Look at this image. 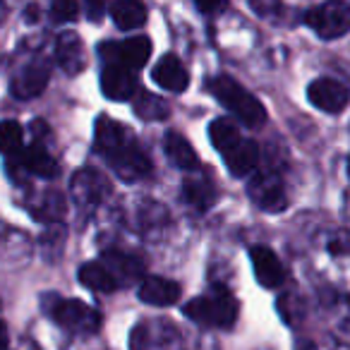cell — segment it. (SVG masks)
<instances>
[{"instance_id":"obj_28","label":"cell","mask_w":350,"mask_h":350,"mask_svg":"<svg viewBox=\"0 0 350 350\" xmlns=\"http://www.w3.org/2000/svg\"><path fill=\"white\" fill-rule=\"evenodd\" d=\"M77 0H51V17H53V22H72L77 20Z\"/></svg>"},{"instance_id":"obj_15","label":"cell","mask_w":350,"mask_h":350,"mask_svg":"<svg viewBox=\"0 0 350 350\" xmlns=\"http://www.w3.org/2000/svg\"><path fill=\"white\" fill-rule=\"evenodd\" d=\"M55 60L68 75H79L84 70V65H87L84 46L75 31H65V34L58 36V41H55Z\"/></svg>"},{"instance_id":"obj_22","label":"cell","mask_w":350,"mask_h":350,"mask_svg":"<svg viewBox=\"0 0 350 350\" xmlns=\"http://www.w3.org/2000/svg\"><path fill=\"white\" fill-rule=\"evenodd\" d=\"M20 161L25 165V170H29L31 175H39V178H46V180L58 175V163L41 144H31L29 149L22 151Z\"/></svg>"},{"instance_id":"obj_23","label":"cell","mask_w":350,"mask_h":350,"mask_svg":"<svg viewBox=\"0 0 350 350\" xmlns=\"http://www.w3.org/2000/svg\"><path fill=\"white\" fill-rule=\"evenodd\" d=\"M79 283L87 286L89 291H96V293H113L118 286V281L113 278V273L103 267L101 262H87L79 267Z\"/></svg>"},{"instance_id":"obj_8","label":"cell","mask_w":350,"mask_h":350,"mask_svg":"<svg viewBox=\"0 0 350 350\" xmlns=\"http://www.w3.org/2000/svg\"><path fill=\"white\" fill-rule=\"evenodd\" d=\"M307 98L312 106L324 113H340L350 101V92L331 77H319L307 87Z\"/></svg>"},{"instance_id":"obj_29","label":"cell","mask_w":350,"mask_h":350,"mask_svg":"<svg viewBox=\"0 0 350 350\" xmlns=\"http://www.w3.org/2000/svg\"><path fill=\"white\" fill-rule=\"evenodd\" d=\"M250 8L264 20H278L283 12L281 0H250Z\"/></svg>"},{"instance_id":"obj_2","label":"cell","mask_w":350,"mask_h":350,"mask_svg":"<svg viewBox=\"0 0 350 350\" xmlns=\"http://www.w3.org/2000/svg\"><path fill=\"white\" fill-rule=\"evenodd\" d=\"M185 317L197 324L216 326V329H230L238 319V302L226 288L216 286L211 293L195 297L185 305Z\"/></svg>"},{"instance_id":"obj_10","label":"cell","mask_w":350,"mask_h":350,"mask_svg":"<svg viewBox=\"0 0 350 350\" xmlns=\"http://www.w3.org/2000/svg\"><path fill=\"white\" fill-rule=\"evenodd\" d=\"M108 190L111 185H108L106 175L94 168H82L72 178V197L82 206H96L108 195Z\"/></svg>"},{"instance_id":"obj_17","label":"cell","mask_w":350,"mask_h":350,"mask_svg":"<svg viewBox=\"0 0 350 350\" xmlns=\"http://www.w3.org/2000/svg\"><path fill=\"white\" fill-rule=\"evenodd\" d=\"M226 161V165H228L230 175H235V178H243V175H250L254 168H257L259 163V146L257 142L252 139H240L235 146H230L226 154H221Z\"/></svg>"},{"instance_id":"obj_9","label":"cell","mask_w":350,"mask_h":350,"mask_svg":"<svg viewBox=\"0 0 350 350\" xmlns=\"http://www.w3.org/2000/svg\"><path fill=\"white\" fill-rule=\"evenodd\" d=\"M101 92L111 101H132L137 89V77L132 70L120 68V65H106L101 70Z\"/></svg>"},{"instance_id":"obj_19","label":"cell","mask_w":350,"mask_h":350,"mask_svg":"<svg viewBox=\"0 0 350 350\" xmlns=\"http://www.w3.org/2000/svg\"><path fill=\"white\" fill-rule=\"evenodd\" d=\"M101 264L113 273V278L120 283H132L142 276L144 271V264L139 262L137 257H130V254H122V252H106L101 259Z\"/></svg>"},{"instance_id":"obj_24","label":"cell","mask_w":350,"mask_h":350,"mask_svg":"<svg viewBox=\"0 0 350 350\" xmlns=\"http://www.w3.org/2000/svg\"><path fill=\"white\" fill-rule=\"evenodd\" d=\"M132 108H135L137 118H142V120H163V118H168L170 108L168 103L163 101L161 96H156V94L151 92H137L135 98H132Z\"/></svg>"},{"instance_id":"obj_3","label":"cell","mask_w":350,"mask_h":350,"mask_svg":"<svg viewBox=\"0 0 350 350\" xmlns=\"http://www.w3.org/2000/svg\"><path fill=\"white\" fill-rule=\"evenodd\" d=\"M305 25L317 36L331 41L350 31V0H326L305 12Z\"/></svg>"},{"instance_id":"obj_25","label":"cell","mask_w":350,"mask_h":350,"mask_svg":"<svg viewBox=\"0 0 350 350\" xmlns=\"http://www.w3.org/2000/svg\"><path fill=\"white\" fill-rule=\"evenodd\" d=\"M209 139L221 154H226L230 146H235L243 139V135L238 132V125H235L230 118H216L209 125Z\"/></svg>"},{"instance_id":"obj_12","label":"cell","mask_w":350,"mask_h":350,"mask_svg":"<svg viewBox=\"0 0 350 350\" xmlns=\"http://www.w3.org/2000/svg\"><path fill=\"white\" fill-rule=\"evenodd\" d=\"M137 297L146 305L154 307H170L180 300V286L170 278H161V276H146L142 278L139 291Z\"/></svg>"},{"instance_id":"obj_11","label":"cell","mask_w":350,"mask_h":350,"mask_svg":"<svg viewBox=\"0 0 350 350\" xmlns=\"http://www.w3.org/2000/svg\"><path fill=\"white\" fill-rule=\"evenodd\" d=\"M250 259H252L254 267V276L262 283L264 288H278L286 281V269H283L281 259L276 257V252H271L264 245L250 250Z\"/></svg>"},{"instance_id":"obj_1","label":"cell","mask_w":350,"mask_h":350,"mask_svg":"<svg viewBox=\"0 0 350 350\" xmlns=\"http://www.w3.org/2000/svg\"><path fill=\"white\" fill-rule=\"evenodd\" d=\"M209 92L216 96V101L230 111L235 118H238L243 125L247 127H262L267 122V111L264 106L235 79L226 77V75H219L209 82Z\"/></svg>"},{"instance_id":"obj_34","label":"cell","mask_w":350,"mask_h":350,"mask_svg":"<svg viewBox=\"0 0 350 350\" xmlns=\"http://www.w3.org/2000/svg\"><path fill=\"white\" fill-rule=\"evenodd\" d=\"M348 175H350V159H348Z\"/></svg>"},{"instance_id":"obj_26","label":"cell","mask_w":350,"mask_h":350,"mask_svg":"<svg viewBox=\"0 0 350 350\" xmlns=\"http://www.w3.org/2000/svg\"><path fill=\"white\" fill-rule=\"evenodd\" d=\"M0 151L8 156H17L22 151V125L15 120L0 122Z\"/></svg>"},{"instance_id":"obj_33","label":"cell","mask_w":350,"mask_h":350,"mask_svg":"<svg viewBox=\"0 0 350 350\" xmlns=\"http://www.w3.org/2000/svg\"><path fill=\"white\" fill-rule=\"evenodd\" d=\"M27 15H29V17H27V22H36V20H39V8H29V12H27Z\"/></svg>"},{"instance_id":"obj_32","label":"cell","mask_w":350,"mask_h":350,"mask_svg":"<svg viewBox=\"0 0 350 350\" xmlns=\"http://www.w3.org/2000/svg\"><path fill=\"white\" fill-rule=\"evenodd\" d=\"M8 343H10V338H8V326L0 321V350H8Z\"/></svg>"},{"instance_id":"obj_7","label":"cell","mask_w":350,"mask_h":350,"mask_svg":"<svg viewBox=\"0 0 350 350\" xmlns=\"http://www.w3.org/2000/svg\"><path fill=\"white\" fill-rule=\"evenodd\" d=\"M108 163H111V168L118 173V178H122L125 183L142 180L151 170L149 156L144 154V149H142L135 139H130L125 146H120L116 154L108 156Z\"/></svg>"},{"instance_id":"obj_13","label":"cell","mask_w":350,"mask_h":350,"mask_svg":"<svg viewBox=\"0 0 350 350\" xmlns=\"http://www.w3.org/2000/svg\"><path fill=\"white\" fill-rule=\"evenodd\" d=\"M151 77H154V82L159 84L161 89L173 92V94H180L190 87V75H187L185 65L170 53L163 55V58L154 65Z\"/></svg>"},{"instance_id":"obj_6","label":"cell","mask_w":350,"mask_h":350,"mask_svg":"<svg viewBox=\"0 0 350 350\" xmlns=\"http://www.w3.org/2000/svg\"><path fill=\"white\" fill-rule=\"evenodd\" d=\"M250 200L259 204L264 211H283L288 206V197L283 183L273 170H262L250 180Z\"/></svg>"},{"instance_id":"obj_16","label":"cell","mask_w":350,"mask_h":350,"mask_svg":"<svg viewBox=\"0 0 350 350\" xmlns=\"http://www.w3.org/2000/svg\"><path fill=\"white\" fill-rule=\"evenodd\" d=\"M94 139H96V149L108 159V156L116 154L120 146H125L132 137L127 135V130L120 122H116L108 116H101L96 120V127H94Z\"/></svg>"},{"instance_id":"obj_20","label":"cell","mask_w":350,"mask_h":350,"mask_svg":"<svg viewBox=\"0 0 350 350\" xmlns=\"http://www.w3.org/2000/svg\"><path fill=\"white\" fill-rule=\"evenodd\" d=\"M183 197L187 204H192L197 211H209L216 202V187L209 178L197 175V178H187L183 183Z\"/></svg>"},{"instance_id":"obj_31","label":"cell","mask_w":350,"mask_h":350,"mask_svg":"<svg viewBox=\"0 0 350 350\" xmlns=\"http://www.w3.org/2000/svg\"><path fill=\"white\" fill-rule=\"evenodd\" d=\"M195 3L206 15H216V12H224L228 8V0H195Z\"/></svg>"},{"instance_id":"obj_18","label":"cell","mask_w":350,"mask_h":350,"mask_svg":"<svg viewBox=\"0 0 350 350\" xmlns=\"http://www.w3.org/2000/svg\"><path fill=\"white\" fill-rule=\"evenodd\" d=\"M163 151L168 156V161L173 165H178L180 170H195L200 168V159L197 151L192 149V144L180 135V132H168L163 139Z\"/></svg>"},{"instance_id":"obj_30","label":"cell","mask_w":350,"mask_h":350,"mask_svg":"<svg viewBox=\"0 0 350 350\" xmlns=\"http://www.w3.org/2000/svg\"><path fill=\"white\" fill-rule=\"evenodd\" d=\"M103 12H106L103 0H84V15H87L89 22H101Z\"/></svg>"},{"instance_id":"obj_27","label":"cell","mask_w":350,"mask_h":350,"mask_svg":"<svg viewBox=\"0 0 350 350\" xmlns=\"http://www.w3.org/2000/svg\"><path fill=\"white\" fill-rule=\"evenodd\" d=\"M34 216H39L41 221H60L65 216V200L60 192H46V197L41 200V204L36 206Z\"/></svg>"},{"instance_id":"obj_5","label":"cell","mask_w":350,"mask_h":350,"mask_svg":"<svg viewBox=\"0 0 350 350\" xmlns=\"http://www.w3.org/2000/svg\"><path fill=\"white\" fill-rule=\"evenodd\" d=\"M98 53L106 65H120L127 70H139L149 63L151 41L146 36H132L127 41H108L98 46Z\"/></svg>"},{"instance_id":"obj_14","label":"cell","mask_w":350,"mask_h":350,"mask_svg":"<svg viewBox=\"0 0 350 350\" xmlns=\"http://www.w3.org/2000/svg\"><path fill=\"white\" fill-rule=\"evenodd\" d=\"M51 79V70L44 63H31L10 82V92L15 98H34L46 89Z\"/></svg>"},{"instance_id":"obj_4","label":"cell","mask_w":350,"mask_h":350,"mask_svg":"<svg viewBox=\"0 0 350 350\" xmlns=\"http://www.w3.org/2000/svg\"><path fill=\"white\" fill-rule=\"evenodd\" d=\"M49 312L63 329L75 331V334H94L101 326V314L94 307L84 305L82 300H60V297H55L53 307Z\"/></svg>"},{"instance_id":"obj_21","label":"cell","mask_w":350,"mask_h":350,"mask_svg":"<svg viewBox=\"0 0 350 350\" xmlns=\"http://www.w3.org/2000/svg\"><path fill=\"white\" fill-rule=\"evenodd\" d=\"M111 17L118 29L132 31L139 29L146 22V8L142 5L139 0H116L111 5Z\"/></svg>"}]
</instances>
